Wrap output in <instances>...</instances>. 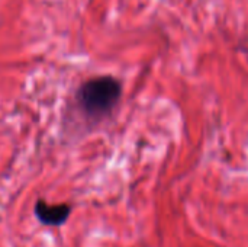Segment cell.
Wrapping results in <instances>:
<instances>
[{
	"instance_id": "cell-1",
	"label": "cell",
	"mask_w": 248,
	"mask_h": 247,
	"mask_svg": "<svg viewBox=\"0 0 248 247\" xmlns=\"http://www.w3.org/2000/svg\"><path fill=\"white\" fill-rule=\"evenodd\" d=\"M122 96V84L113 76H97L76 92V102L87 119L99 122L109 116Z\"/></svg>"
},
{
	"instance_id": "cell-2",
	"label": "cell",
	"mask_w": 248,
	"mask_h": 247,
	"mask_svg": "<svg viewBox=\"0 0 248 247\" xmlns=\"http://www.w3.org/2000/svg\"><path fill=\"white\" fill-rule=\"evenodd\" d=\"M71 214V205L60 204V205H49L42 199H38L35 204V215L36 218L49 227H60L62 226Z\"/></svg>"
}]
</instances>
